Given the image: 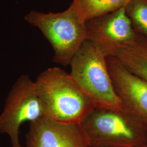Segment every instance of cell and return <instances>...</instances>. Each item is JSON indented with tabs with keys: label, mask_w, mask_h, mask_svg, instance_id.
<instances>
[{
	"label": "cell",
	"mask_w": 147,
	"mask_h": 147,
	"mask_svg": "<svg viewBox=\"0 0 147 147\" xmlns=\"http://www.w3.org/2000/svg\"><path fill=\"white\" fill-rule=\"evenodd\" d=\"M34 84L44 117L48 119L80 124L95 108L70 74L59 67L43 71Z\"/></svg>",
	"instance_id": "1"
},
{
	"label": "cell",
	"mask_w": 147,
	"mask_h": 147,
	"mask_svg": "<svg viewBox=\"0 0 147 147\" xmlns=\"http://www.w3.org/2000/svg\"><path fill=\"white\" fill-rule=\"evenodd\" d=\"M106 57L98 45L87 39L71 61L70 75L95 108L126 110L115 89Z\"/></svg>",
	"instance_id": "2"
},
{
	"label": "cell",
	"mask_w": 147,
	"mask_h": 147,
	"mask_svg": "<svg viewBox=\"0 0 147 147\" xmlns=\"http://www.w3.org/2000/svg\"><path fill=\"white\" fill-rule=\"evenodd\" d=\"M89 147L147 144V129L128 109L95 108L80 124Z\"/></svg>",
	"instance_id": "3"
},
{
	"label": "cell",
	"mask_w": 147,
	"mask_h": 147,
	"mask_svg": "<svg viewBox=\"0 0 147 147\" xmlns=\"http://www.w3.org/2000/svg\"><path fill=\"white\" fill-rule=\"evenodd\" d=\"M25 20L42 32L54 50L53 62L64 67L70 65L88 38L86 22L71 3L67 10L56 13L32 10Z\"/></svg>",
	"instance_id": "4"
},
{
	"label": "cell",
	"mask_w": 147,
	"mask_h": 147,
	"mask_svg": "<svg viewBox=\"0 0 147 147\" xmlns=\"http://www.w3.org/2000/svg\"><path fill=\"white\" fill-rule=\"evenodd\" d=\"M44 117L34 82L23 74L9 91L0 115V133L8 135L12 147H24L19 141V128L25 122L37 121Z\"/></svg>",
	"instance_id": "5"
},
{
	"label": "cell",
	"mask_w": 147,
	"mask_h": 147,
	"mask_svg": "<svg viewBox=\"0 0 147 147\" xmlns=\"http://www.w3.org/2000/svg\"><path fill=\"white\" fill-rule=\"evenodd\" d=\"M26 147H89L80 124H67L44 117L30 123Z\"/></svg>",
	"instance_id": "6"
},
{
	"label": "cell",
	"mask_w": 147,
	"mask_h": 147,
	"mask_svg": "<svg viewBox=\"0 0 147 147\" xmlns=\"http://www.w3.org/2000/svg\"><path fill=\"white\" fill-rule=\"evenodd\" d=\"M86 26L88 39L98 45L107 56L116 47L132 42L136 36L125 7L88 20Z\"/></svg>",
	"instance_id": "7"
},
{
	"label": "cell",
	"mask_w": 147,
	"mask_h": 147,
	"mask_svg": "<svg viewBox=\"0 0 147 147\" xmlns=\"http://www.w3.org/2000/svg\"><path fill=\"white\" fill-rule=\"evenodd\" d=\"M106 61L117 94L147 129V81L129 71L113 56H107Z\"/></svg>",
	"instance_id": "8"
},
{
	"label": "cell",
	"mask_w": 147,
	"mask_h": 147,
	"mask_svg": "<svg viewBox=\"0 0 147 147\" xmlns=\"http://www.w3.org/2000/svg\"><path fill=\"white\" fill-rule=\"evenodd\" d=\"M109 56L115 57L123 66L147 81V38L140 34L132 42L116 47Z\"/></svg>",
	"instance_id": "9"
},
{
	"label": "cell",
	"mask_w": 147,
	"mask_h": 147,
	"mask_svg": "<svg viewBox=\"0 0 147 147\" xmlns=\"http://www.w3.org/2000/svg\"><path fill=\"white\" fill-rule=\"evenodd\" d=\"M129 0H73L79 14L87 22L125 7Z\"/></svg>",
	"instance_id": "10"
},
{
	"label": "cell",
	"mask_w": 147,
	"mask_h": 147,
	"mask_svg": "<svg viewBox=\"0 0 147 147\" xmlns=\"http://www.w3.org/2000/svg\"><path fill=\"white\" fill-rule=\"evenodd\" d=\"M125 9L134 31L147 38V0H129Z\"/></svg>",
	"instance_id": "11"
},
{
	"label": "cell",
	"mask_w": 147,
	"mask_h": 147,
	"mask_svg": "<svg viewBox=\"0 0 147 147\" xmlns=\"http://www.w3.org/2000/svg\"><path fill=\"white\" fill-rule=\"evenodd\" d=\"M147 147V145H144V146H140V147Z\"/></svg>",
	"instance_id": "12"
}]
</instances>
